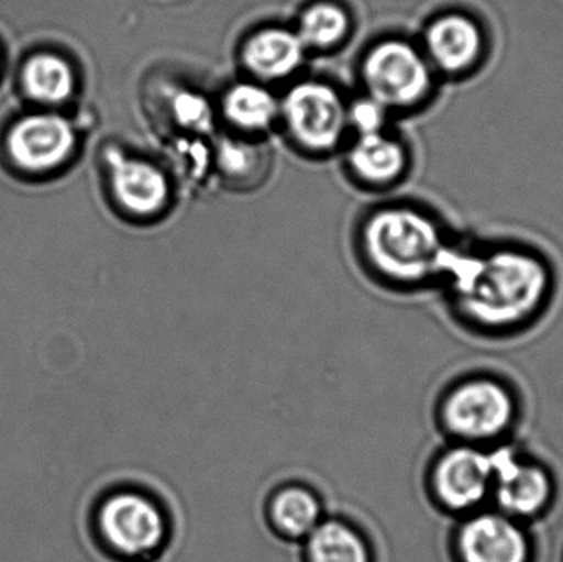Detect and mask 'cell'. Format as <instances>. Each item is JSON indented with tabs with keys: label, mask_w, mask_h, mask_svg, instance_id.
<instances>
[{
	"label": "cell",
	"mask_w": 563,
	"mask_h": 562,
	"mask_svg": "<svg viewBox=\"0 0 563 562\" xmlns=\"http://www.w3.org/2000/svg\"><path fill=\"white\" fill-rule=\"evenodd\" d=\"M443 280L466 322L506 330L544 310L554 294L555 273L541 251L526 244H456Z\"/></svg>",
	"instance_id": "1"
},
{
	"label": "cell",
	"mask_w": 563,
	"mask_h": 562,
	"mask_svg": "<svg viewBox=\"0 0 563 562\" xmlns=\"http://www.w3.org/2000/svg\"><path fill=\"white\" fill-rule=\"evenodd\" d=\"M361 243L373 269L404 286L443 279L456 246L439 218L404 205L367 218Z\"/></svg>",
	"instance_id": "2"
},
{
	"label": "cell",
	"mask_w": 563,
	"mask_h": 562,
	"mask_svg": "<svg viewBox=\"0 0 563 562\" xmlns=\"http://www.w3.org/2000/svg\"><path fill=\"white\" fill-rule=\"evenodd\" d=\"M91 527L114 562L157 560L172 537L170 515L155 495L134 485H112L92 505Z\"/></svg>",
	"instance_id": "3"
},
{
	"label": "cell",
	"mask_w": 563,
	"mask_h": 562,
	"mask_svg": "<svg viewBox=\"0 0 563 562\" xmlns=\"http://www.w3.org/2000/svg\"><path fill=\"white\" fill-rule=\"evenodd\" d=\"M366 96L389 112L412 111L435 92L439 75L422 46L407 40H383L371 46L361 63Z\"/></svg>",
	"instance_id": "4"
},
{
	"label": "cell",
	"mask_w": 563,
	"mask_h": 562,
	"mask_svg": "<svg viewBox=\"0 0 563 562\" xmlns=\"http://www.w3.org/2000/svg\"><path fill=\"white\" fill-rule=\"evenodd\" d=\"M280 121L291 141L311 154H327L343 141L347 104L336 88L321 81H301L280 99Z\"/></svg>",
	"instance_id": "5"
},
{
	"label": "cell",
	"mask_w": 563,
	"mask_h": 562,
	"mask_svg": "<svg viewBox=\"0 0 563 562\" xmlns=\"http://www.w3.org/2000/svg\"><path fill=\"white\" fill-rule=\"evenodd\" d=\"M423 53L439 78L465 79L488 59L489 36L475 16L462 12L437 16L423 32Z\"/></svg>",
	"instance_id": "6"
},
{
	"label": "cell",
	"mask_w": 563,
	"mask_h": 562,
	"mask_svg": "<svg viewBox=\"0 0 563 562\" xmlns=\"http://www.w3.org/2000/svg\"><path fill=\"white\" fill-rule=\"evenodd\" d=\"M104 157L112 198L125 213L148 220L165 210L172 184L161 165L115 147L108 148Z\"/></svg>",
	"instance_id": "7"
},
{
	"label": "cell",
	"mask_w": 563,
	"mask_h": 562,
	"mask_svg": "<svg viewBox=\"0 0 563 562\" xmlns=\"http://www.w3.org/2000/svg\"><path fill=\"white\" fill-rule=\"evenodd\" d=\"M75 125L59 114L40 112L16 121L7 135L5 147L13 164L40 174L65 164L76 148Z\"/></svg>",
	"instance_id": "8"
},
{
	"label": "cell",
	"mask_w": 563,
	"mask_h": 562,
	"mask_svg": "<svg viewBox=\"0 0 563 562\" xmlns=\"http://www.w3.org/2000/svg\"><path fill=\"white\" fill-rule=\"evenodd\" d=\"M511 418V396L501 386L486 379L460 386L443 406L446 428L462 438H492L499 434Z\"/></svg>",
	"instance_id": "9"
},
{
	"label": "cell",
	"mask_w": 563,
	"mask_h": 562,
	"mask_svg": "<svg viewBox=\"0 0 563 562\" xmlns=\"http://www.w3.org/2000/svg\"><path fill=\"white\" fill-rule=\"evenodd\" d=\"M437 497L452 510H466L485 498L493 485L492 452L456 448L445 452L433 471Z\"/></svg>",
	"instance_id": "10"
},
{
	"label": "cell",
	"mask_w": 563,
	"mask_h": 562,
	"mask_svg": "<svg viewBox=\"0 0 563 562\" xmlns=\"http://www.w3.org/2000/svg\"><path fill=\"white\" fill-rule=\"evenodd\" d=\"M307 52L295 30L269 26L257 30L244 42L241 62L257 81H282L301 68Z\"/></svg>",
	"instance_id": "11"
},
{
	"label": "cell",
	"mask_w": 563,
	"mask_h": 562,
	"mask_svg": "<svg viewBox=\"0 0 563 562\" xmlns=\"http://www.w3.org/2000/svg\"><path fill=\"white\" fill-rule=\"evenodd\" d=\"M492 461L496 498L506 511L526 517L544 507L551 487L541 469L521 464L509 449L492 452Z\"/></svg>",
	"instance_id": "12"
},
{
	"label": "cell",
	"mask_w": 563,
	"mask_h": 562,
	"mask_svg": "<svg viewBox=\"0 0 563 562\" xmlns=\"http://www.w3.org/2000/svg\"><path fill=\"white\" fill-rule=\"evenodd\" d=\"M459 544L465 562H526L529 557L525 533L499 515L470 520L462 528Z\"/></svg>",
	"instance_id": "13"
},
{
	"label": "cell",
	"mask_w": 563,
	"mask_h": 562,
	"mask_svg": "<svg viewBox=\"0 0 563 562\" xmlns=\"http://www.w3.org/2000/svg\"><path fill=\"white\" fill-rule=\"evenodd\" d=\"M220 108L228 124L244 134H264L280 121V99L257 79L231 85Z\"/></svg>",
	"instance_id": "14"
},
{
	"label": "cell",
	"mask_w": 563,
	"mask_h": 562,
	"mask_svg": "<svg viewBox=\"0 0 563 562\" xmlns=\"http://www.w3.org/2000/svg\"><path fill=\"white\" fill-rule=\"evenodd\" d=\"M323 518L321 498L303 484L282 485L267 502V520L284 540L303 541Z\"/></svg>",
	"instance_id": "15"
},
{
	"label": "cell",
	"mask_w": 563,
	"mask_h": 562,
	"mask_svg": "<svg viewBox=\"0 0 563 562\" xmlns=\"http://www.w3.org/2000/svg\"><path fill=\"white\" fill-rule=\"evenodd\" d=\"M351 172L364 184L387 185L402 177L409 155L396 137L374 132L357 135L347 152Z\"/></svg>",
	"instance_id": "16"
},
{
	"label": "cell",
	"mask_w": 563,
	"mask_h": 562,
	"mask_svg": "<svg viewBox=\"0 0 563 562\" xmlns=\"http://www.w3.org/2000/svg\"><path fill=\"white\" fill-rule=\"evenodd\" d=\"M305 562H374L366 535L344 518L320 521L303 540Z\"/></svg>",
	"instance_id": "17"
},
{
	"label": "cell",
	"mask_w": 563,
	"mask_h": 562,
	"mask_svg": "<svg viewBox=\"0 0 563 562\" xmlns=\"http://www.w3.org/2000/svg\"><path fill=\"white\" fill-rule=\"evenodd\" d=\"M25 95L42 104H62L76 88L71 65L63 56L38 53L30 56L22 68Z\"/></svg>",
	"instance_id": "18"
},
{
	"label": "cell",
	"mask_w": 563,
	"mask_h": 562,
	"mask_svg": "<svg viewBox=\"0 0 563 562\" xmlns=\"http://www.w3.org/2000/svg\"><path fill=\"white\" fill-rule=\"evenodd\" d=\"M267 148L257 142L224 137L213 152V165L224 181L236 188H250L266 177Z\"/></svg>",
	"instance_id": "19"
},
{
	"label": "cell",
	"mask_w": 563,
	"mask_h": 562,
	"mask_svg": "<svg viewBox=\"0 0 563 562\" xmlns=\"http://www.w3.org/2000/svg\"><path fill=\"white\" fill-rule=\"evenodd\" d=\"M295 32L307 49H331L350 32V19L336 3H314L301 13Z\"/></svg>",
	"instance_id": "20"
},
{
	"label": "cell",
	"mask_w": 563,
	"mask_h": 562,
	"mask_svg": "<svg viewBox=\"0 0 563 562\" xmlns=\"http://www.w3.org/2000/svg\"><path fill=\"white\" fill-rule=\"evenodd\" d=\"M170 115L175 124L191 132H207L213 121V109L198 92L178 91L170 101Z\"/></svg>",
	"instance_id": "21"
},
{
	"label": "cell",
	"mask_w": 563,
	"mask_h": 562,
	"mask_svg": "<svg viewBox=\"0 0 563 562\" xmlns=\"http://www.w3.org/2000/svg\"><path fill=\"white\" fill-rule=\"evenodd\" d=\"M387 115L389 111L369 96H364L347 106V125L353 128L357 135L383 132Z\"/></svg>",
	"instance_id": "22"
}]
</instances>
